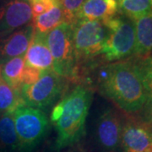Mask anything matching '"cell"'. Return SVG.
<instances>
[{
	"label": "cell",
	"mask_w": 152,
	"mask_h": 152,
	"mask_svg": "<svg viewBox=\"0 0 152 152\" xmlns=\"http://www.w3.org/2000/svg\"><path fill=\"white\" fill-rule=\"evenodd\" d=\"M98 85L105 96L128 113L140 111L148 97L132 62H115L103 67Z\"/></svg>",
	"instance_id": "6da1fadb"
},
{
	"label": "cell",
	"mask_w": 152,
	"mask_h": 152,
	"mask_svg": "<svg viewBox=\"0 0 152 152\" xmlns=\"http://www.w3.org/2000/svg\"><path fill=\"white\" fill-rule=\"evenodd\" d=\"M91 99L92 92L89 88L78 86L53 109L51 121L57 131L55 151L75 145L85 135Z\"/></svg>",
	"instance_id": "7a4b0ae2"
},
{
	"label": "cell",
	"mask_w": 152,
	"mask_h": 152,
	"mask_svg": "<svg viewBox=\"0 0 152 152\" xmlns=\"http://www.w3.org/2000/svg\"><path fill=\"white\" fill-rule=\"evenodd\" d=\"M103 23L108 30L107 37L102 52L105 58L114 62L134 54V22L127 17L114 16Z\"/></svg>",
	"instance_id": "3957f363"
},
{
	"label": "cell",
	"mask_w": 152,
	"mask_h": 152,
	"mask_svg": "<svg viewBox=\"0 0 152 152\" xmlns=\"http://www.w3.org/2000/svg\"><path fill=\"white\" fill-rule=\"evenodd\" d=\"M20 151H33L43 140L48 130L49 121L42 110L24 106L13 113Z\"/></svg>",
	"instance_id": "277c9868"
},
{
	"label": "cell",
	"mask_w": 152,
	"mask_h": 152,
	"mask_svg": "<svg viewBox=\"0 0 152 152\" xmlns=\"http://www.w3.org/2000/svg\"><path fill=\"white\" fill-rule=\"evenodd\" d=\"M47 42L53 59V70L61 77H76L72 25L64 22L47 33Z\"/></svg>",
	"instance_id": "5b68a950"
},
{
	"label": "cell",
	"mask_w": 152,
	"mask_h": 152,
	"mask_svg": "<svg viewBox=\"0 0 152 152\" xmlns=\"http://www.w3.org/2000/svg\"><path fill=\"white\" fill-rule=\"evenodd\" d=\"M72 28L75 61L91 59L102 54L108 34L103 21L78 20Z\"/></svg>",
	"instance_id": "8992f818"
},
{
	"label": "cell",
	"mask_w": 152,
	"mask_h": 152,
	"mask_svg": "<svg viewBox=\"0 0 152 152\" xmlns=\"http://www.w3.org/2000/svg\"><path fill=\"white\" fill-rule=\"evenodd\" d=\"M63 86V77L53 70L43 71L36 83L22 86V97L28 107L46 108L59 96Z\"/></svg>",
	"instance_id": "52a82bcc"
},
{
	"label": "cell",
	"mask_w": 152,
	"mask_h": 152,
	"mask_svg": "<svg viewBox=\"0 0 152 152\" xmlns=\"http://www.w3.org/2000/svg\"><path fill=\"white\" fill-rule=\"evenodd\" d=\"M122 128V121L114 110L108 108L102 113L96 121V139L102 151L112 152L118 148Z\"/></svg>",
	"instance_id": "ba28073f"
},
{
	"label": "cell",
	"mask_w": 152,
	"mask_h": 152,
	"mask_svg": "<svg viewBox=\"0 0 152 152\" xmlns=\"http://www.w3.org/2000/svg\"><path fill=\"white\" fill-rule=\"evenodd\" d=\"M120 145L124 152H152V129L141 120L123 124Z\"/></svg>",
	"instance_id": "9c48e42d"
},
{
	"label": "cell",
	"mask_w": 152,
	"mask_h": 152,
	"mask_svg": "<svg viewBox=\"0 0 152 152\" xmlns=\"http://www.w3.org/2000/svg\"><path fill=\"white\" fill-rule=\"evenodd\" d=\"M32 19V11L27 0H11L0 8V39L25 26Z\"/></svg>",
	"instance_id": "30bf717a"
},
{
	"label": "cell",
	"mask_w": 152,
	"mask_h": 152,
	"mask_svg": "<svg viewBox=\"0 0 152 152\" xmlns=\"http://www.w3.org/2000/svg\"><path fill=\"white\" fill-rule=\"evenodd\" d=\"M35 32L32 24L14 31L10 35L0 39V64L13 58L24 56Z\"/></svg>",
	"instance_id": "8fae6325"
},
{
	"label": "cell",
	"mask_w": 152,
	"mask_h": 152,
	"mask_svg": "<svg viewBox=\"0 0 152 152\" xmlns=\"http://www.w3.org/2000/svg\"><path fill=\"white\" fill-rule=\"evenodd\" d=\"M24 57L25 65L31 66L41 71L53 70V59L47 42V34L35 30Z\"/></svg>",
	"instance_id": "7c38bea8"
},
{
	"label": "cell",
	"mask_w": 152,
	"mask_h": 152,
	"mask_svg": "<svg viewBox=\"0 0 152 152\" xmlns=\"http://www.w3.org/2000/svg\"><path fill=\"white\" fill-rule=\"evenodd\" d=\"M118 0H86L78 14V20L105 21L116 16Z\"/></svg>",
	"instance_id": "4fadbf2b"
},
{
	"label": "cell",
	"mask_w": 152,
	"mask_h": 152,
	"mask_svg": "<svg viewBox=\"0 0 152 152\" xmlns=\"http://www.w3.org/2000/svg\"><path fill=\"white\" fill-rule=\"evenodd\" d=\"M135 49L137 56H146L152 51V15L134 20Z\"/></svg>",
	"instance_id": "5bb4252c"
},
{
	"label": "cell",
	"mask_w": 152,
	"mask_h": 152,
	"mask_svg": "<svg viewBox=\"0 0 152 152\" xmlns=\"http://www.w3.org/2000/svg\"><path fill=\"white\" fill-rule=\"evenodd\" d=\"M24 56L13 58L0 64V75L2 78L12 89L18 92H21L23 86L22 74L25 68Z\"/></svg>",
	"instance_id": "9a60e30c"
},
{
	"label": "cell",
	"mask_w": 152,
	"mask_h": 152,
	"mask_svg": "<svg viewBox=\"0 0 152 152\" xmlns=\"http://www.w3.org/2000/svg\"><path fill=\"white\" fill-rule=\"evenodd\" d=\"M0 146L10 151H20L13 114H0Z\"/></svg>",
	"instance_id": "2e32d148"
},
{
	"label": "cell",
	"mask_w": 152,
	"mask_h": 152,
	"mask_svg": "<svg viewBox=\"0 0 152 152\" xmlns=\"http://www.w3.org/2000/svg\"><path fill=\"white\" fill-rule=\"evenodd\" d=\"M26 106L21 92L15 91L0 75V113L13 114L17 109Z\"/></svg>",
	"instance_id": "e0dca14e"
},
{
	"label": "cell",
	"mask_w": 152,
	"mask_h": 152,
	"mask_svg": "<svg viewBox=\"0 0 152 152\" xmlns=\"http://www.w3.org/2000/svg\"><path fill=\"white\" fill-rule=\"evenodd\" d=\"M32 19V25L35 30L43 34L48 33L62 23L65 22L64 11L59 4L55 5L48 12Z\"/></svg>",
	"instance_id": "ac0fdd59"
},
{
	"label": "cell",
	"mask_w": 152,
	"mask_h": 152,
	"mask_svg": "<svg viewBox=\"0 0 152 152\" xmlns=\"http://www.w3.org/2000/svg\"><path fill=\"white\" fill-rule=\"evenodd\" d=\"M118 10L134 21L141 17L152 15L151 0H118Z\"/></svg>",
	"instance_id": "d6986e66"
},
{
	"label": "cell",
	"mask_w": 152,
	"mask_h": 152,
	"mask_svg": "<svg viewBox=\"0 0 152 152\" xmlns=\"http://www.w3.org/2000/svg\"><path fill=\"white\" fill-rule=\"evenodd\" d=\"M132 63L141 80L147 96L152 98V57L138 56Z\"/></svg>",
	"instance_id": "ffe728a7"
},
{
	"label": "cell",
	"mask_w": 152,
	"mask_h": 152,
	"mask_svg": "<svg viewBox=\"0 0 152 152\" xmlns=\"http://www.w3.org/2000/svg\"><path fill=\"white\" fill-rule=\"evenodd\" d=\"M86 0H58L65 16V22L73 25L77 20L78 14Z\"/></svg>",
	"instance_id": "44dd1931"
},
{
	"label": "cell",
	"mask_w": 152,
	"mask_h": 152,
	"mask_svg": "<svg viewBox=\"0 0 152 152\" xmlns=\"http://www.w3.org/2000/svg\"><path fill=\"white\" fill-rule=\"evenodd\" d=\"M43 71H41L31 66L25 65L24 71L22 74V85L31 86L37 81L40 79Z\"/></svg>",
	"instance_id": "7402d4cb"
},
{
	"label": "cell",
	"mask_w": 152,
	"mask_h": 152,
	"mask_svg": "<svg viewBox=\"0 0 152 152\" xmlns=\"http://www.w3.org/2000/svg\"><path fill=\"white\" fill-rule=\"evenodd\" d=\"M141 111V121L152 126V98L147 97Z\"/></svg>",
	"instance_id": "603a6c76"
},
{
	"label": "cell",
	"mask_w": 152,
	"mask_h": 152,
	"mask_svg": "<svg viewBox=\"0 0 152 152\" xmlns=\"http://www.w3.org/2000/svg\"><path fill=\"white\" fill-rule=\"evenodd\" d=\"M57 3H58V0H57Z\"/></svg>",
	"instance_id": "cb8c5ba5"
},
{
	"label": "cell",
	"mask_w": 152,
	"mask_h": 152,
	"mask_svg": "<svg viewBox=\"0 0 152 152\" xmlns=\"http://www.w3.org/2000/svg\"><path fill=\"white\" fill-rule=\"evenodd\" d=\"M151 129H152V126H151Z\"/></svg>",
	"instance_id": "d4e9b609"
},
{
	"label": "cell",
	"mask_w": 152,
	"mask_h": 152,
	"mask_svg": "<svg viewBox=\"0 0 152 152\" xmlns=\"http://www.w3.org/2000/svg\"><path fill=\"white\" fill-rule=\"evenodd\" d=\"M151 1H152V0H151Z\"/></svg>",
	"instance_id": "484cf974"
}]
</instances>
